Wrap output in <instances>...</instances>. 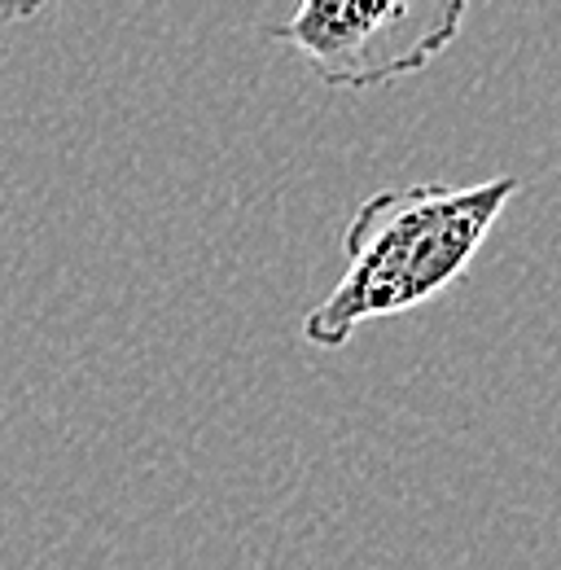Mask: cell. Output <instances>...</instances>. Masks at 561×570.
Wrapping results in <instances>:
<instances>
[{
	"label": "cell",
	"instance_id": "1",
	"mask_svg": "<svg viewBox=\"0 0 561 570\" xmlns=\"http://www.w3.org/2000/svg\"><path fill=\"white\" fill-rule=\"evenodd\" d=\"M518 189V176H491L461 189H386L360 203L343 233L347 273L303 316V338L338 352L364 321L400 316L461 282Z\"/></svg>",
	"mask_w": 561,
	"mask_h": 570
},
{
	"label": "cell",
	"instance_id": "2",
	"mask_svg": "<svg viewBox=\"0 0 561 570\" xmlns=\"http://www.w3.org/2000/svg\"><path fill=\"white\" fill-rule=\"evenodd\" d=\"M465 27L461 0H307L273 27L329 88H382L439 62Z\"/></svg>",
	"mask_w": 561,
	"mask_h": 570
}]
</instances>
